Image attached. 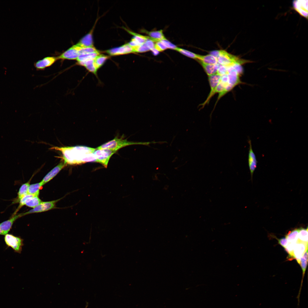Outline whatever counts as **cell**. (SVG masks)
I'll list each match as a JSON object with an SVG mask.
<instances>
[{
    "mask_svg": "<svg viewBox=\"0 0 308 308\" xmlns=\"http://www.w3.org/2000/svg\"><path fill=\"white\" fill-rule=\"evenodd\" d=\"M50 149L60 151L64 162L66 165H78L87 162H96V159L94 153L96 149L76 146L52 147Z\"/></svg>",
    "mask_w": 308,
    "mask_h": 308,
    "instance_id": "cell-1",
    "label": "cell"
},
{
    "mask_svg": "<svg viewBox=\"0 0 308 308\" xmlns=\"http://www.w3.org/2000/svg\"><path fill=\"white\" fill-rule=\"evenodd\" d=\"M154 142H134L127 141L123 137L120 138L116 137L113 139L107 142L96 148V149H108L116 151L119 149L124 147L133 145H149Z\"/></svg>",
    "mask_w": 308,
    "mask_h": 308,
    "instance_id": "cell-2",
    "label": "cell"
},
{
    "mask_svg": "<svg viewBox=\"0 0 308 308\" xmlns=\"http://www.w3.org/2000/svg\"><path fill=\"white\" fill-rule=\"evenodd\" d=\"M217 60L218 63L226 66H230L235 64L242 65L246 63L253 62L250 60L241 59L223 50H220V55Z\"/></svg>",
    "mask_w": 308,
    "mask_h": 308,
    "instance_id": "cell-3",
    "label": "cell"
},
{
    "mask_svg": "<svg viewBox=\"0 0 308 308\" xmlns=\"http://www.w3.org/2000/svg\"><path fill=\"white\" fill-rule=\"evenodd\" d=\"M4 239L8 247L11 248L15 252L21 253L24 245L23 240L21 237L7 234L5 235Z\"/></svg>",
    "mask_w": 308,
    "mask_h": 308,
    "instance_id": "cell-4",
    "label": "cell"
},
{
    "mask_svg": "<svg viewBox=\"0 0 308 308\" xmlns=\"http://www.w3.org/2000/svg\"><path fill=\"white\" fill-rule=\"evenodd\" d=\"M116 152L108 149H96L94 153L96 159V162L100 163L105 167H107L110 158Z\"/></svg>",
    "mask_w": 308,
    "mask_h": 308,
    "instance_id": "cell-5",
    "label": "cell"
},
{
    "mask_svg": "<svg viewBox=\"0 0 308 308\" xmlns=\"http://www.w3.org/2000/svg\"><path fill=\"white\" fill-rule=\"evenodd\" d=\"M208 80L209 83L210 90V92L205 101L201 104L202 108L208 102L211 98L213 96V93L220 80L221 76L217 74L208 76Z\"/></svg>",
    "mask_w": 308,
    "mask_h": 308,
    "instance_id": "cell-6",
    "label": "cell"
},
{
    "mask_svg": "<svg viewBox=\"0 0 308 308\" xmlns=\"http://www.w3.org/2000/svg\"><path fill=\"white\" fill-rule=\"evenodd\" d=\"M60 199L51 201L42 202L36 207L25 213L23 215L34 213L40 212L50 210L54 208L56 203Z\"/></svg>",
    "mask_w": 308,
    "mask_h": 308,
    "instance_id": "cell-7",
    "label": "cell"
},
{
    "mask_svg": "<svg viewBox=\"0 0 308 308\" xmlns=\"http://www.w3.org/2000/svg\"><path fill=\"white\" fill-rule=\"evenodd\" d=\"M248 142L249 145L248 155V164L252 180L253 175L257 167L258 161L257 160L256 155L252 149L251 141L249 138H248Z\"/></svg>",
    "mask_w": 308,
    "mask_h": 308,
    "instance_id": "cell-8",
    "label": "cell"
},
{
    "mask_svg": "<svg viewBox=\"0 0 308 308\" xmlns=\"http://www.w3.org/2000/svg\"><path fill=\"white\" fill-rule=\"evenodd\" d=\"M307 0H296L293 2V5L294 9L300 15L307 19L308 18Z\"/></svg>",
    "mask_w": 308,
    "mask_h": 308,
    "instance_id": "cell-9",
    "label": "cell"
},
{
    "mask_svg": "<svg viewBox=\"0 0 308 308\" xmlns=\"http://www.w3.org/2000/svg\"><path fill=\"white\" fill-rule=\"evenodd\" d=\"M80 48V47L76 44L73 45L57 57V59L76 60L79 55V50Z\"/></svg>",
    "mask_w": 308,
    "mask_h": 308,
    "instance_id": "cell-10",
    "label": "cell"
},
{
    "mask_svg": "<svg viewBox=\"0 0 308 308\" xmlns=\"http://www.w3.org/2000/svg\"><path fill=\"white\" fill-rule=\"evenodd\" d=\"M307 250L308 243L298 241L296 243L293 250V258L295 259L299 264L301 258Z\"/></svg>",
    "mask_w": 308,
    "mask_h": 308,
    "instance_id": "cell-11",
    "label": "cell"
},
{
    "mask_svg": "<svg viewBox=\"0 0 308 308\" xmlns=\"http://www.w3.org/2000/svg\"><path fill=\"white\" fill-rule=\"evenodd\" d=\"M106 52L111 56L123 55L134 52L133 48L128 43L108 50L106 51Z\"/></svg>",
    "mask_w": 308,
    "mask_h": 308,
    "instance_id": "cell-12",
    "label": "cell"
},
{
    "mask_svg": "<svg viewBox=\"0 0 308 308\" xmlns=\"http://www.w3.org/2000/svg\"><path fill=\"white\" fill-rule=\"evenodd\" d=\"M23 216V213L15 214L10 219L0 223V231L2 235L8 234L11 228L15 221L18 218Z\"/></svg>",
    "mask_w": 308,
    "mask_h": 308,
    "instance_id": "cell-13",
    "label": "cell"
},
{
    "mask_svg": "<svg viewBox=\"0 0 308 308\" xmlns=\"http://www.w3.org/2000/svg\"><path fill=\"white\" fill-rule=\"evenodd\" d=\"M66 164L63 162L60 163L50 171L43 178L40 183L43 185L55 177Z\"/></svg>",
    "mask_w": 308,
    "mask_h": 308,
    "instance_id": "cell-14",
    "label": "cell"
},
{
    "mask_svg": "<svg viewBox=\"0 0 308 308\" xmlns=\"http://www.w3.org/2000/svg\"><path fill=\"white\" fill-rule=\"evenodd\" d=\"M57 59V57H46L36 62L34 66L37 70H43L51 66Z\"/></svg>",
    "mask_w": 308,
    "mask_h": 308,
    "instance_id": "cell-15",
    "label": "cell"
},
{
    "mask_svg": "<svg viewBox=\"0 0 308 308\" xmlns=\"http://www.w3.org/2000/svg\"><path fill=\"white\" fill-rule=\"evenodd\" d=\"M93 30L94 28L89 33L81 39L76 45L82 48L93 46L92 36Z\"/></svg>",
    "mask_w": 308,
    "mask_h": 308,
    "instance_id": "cell-16",
    "label": "cell"
},
{
    "mask_svg": "<svg viewBox=\"0 0 308 308\" xmlns=\"http://www.w3.org/2000/svg\"><path fill=\"white\" fill-rule=\"evenodd\" d=\"M142 32L147 35L150 39L155 42L158 41L167 39L162 30L150 31L143 30Z\"/></svg>",
    "mask_w": 308,
    "mask_h": 308,
    "instance_id": "cell-17",
    "label": "cell"
},
{
    "mask_svg": "<svg viewBox=\"0 0 308 308\" xmlns=\"http://www.w3.org/2000/svg\"><path fill=\"white\" fill-rule=\"evenodd\" d=\"M196 60L208 64L214 65L218 63L217 59L210 54L204 55L198 54Z\"/></svg>",
    "mask_w": 308,
    "mask_h": 308,
    "instance_id": "cell-18",
    "label": "cell"
},
{
    "mask_svg": "<svg viewBox=\"0 0 308 308\" xmlns=\"http://www.w3.org/2000/svg\"><path fill=\"white\" fill-rule=\"evenodd\" d=\"M197 61L200 64L208 76L217 73L219 65L218 63L214 65L208 64L199 61Z\"/></svg>",
    "mask_w": 308,
    "mask_h": 308,
    "instance_id": "cell-19",
    "label": "cell"
},
{
    "mask_svg": "<svg viewBox=\"0 0 308 308\" xmlns=\"http://www.w3.org/2000/svg\"><path fill=\"white\" fill-rule=\"evenodd\" d=\"M100 54L98 51L92 53L79 55L76 59L77 64L90 60H94Z\"/></svg>",
    "mask_w": 308,
    "mask_h": 308,
    "instance_id": "cell-20",
    "label": "cell"
},
{
    "mask_svg": "<svg viewBox=\"0 0 308 308\" xmlns=\"http://www.w3.org/2000/svg\"><path fill=\"white\" fill-rule=\"evenodd\" d=\"M79 65L84 66L89 72L97 75L98 69L94 63V60H90L77 64Z\"/></svg>",
    "mask_w": 308,
    "mask_h": 308,
    "instance_id": "cell-21",
    "label": "cell"
},
{
    "mask_svg": "<svg viewBox=\"0 0 308 308\" xmlns=\"http://www.w3.org/2000/svg\"><path fill=\"white\" fill-rule=\"evenodd\" d=\"M30 180L23 184L20 187L18 193L17 198L16 202H19L21 199L28 194Z\"/></svg>",
    "mask_w": 308,
    "mask_h": 308,
    "instance_id": "cell-22",
    "label": "cell"
},
{
    "mask_svg": "<svg viewBox=\"0 0 308 308\" xmlns=\"http://www.w3.org/2000/svg\"><path fill=\"white\" fill-rule=\"evenodd\" d=\"M126 30H127L128 32L133 36V37L132 39L134 40L139 45L144 43L146 40L150 39L148 36H143L133 32L127 29Z\"/></svg>",
    "mask_w": 308,
    "mask_h": 308,
    "instance_id": "cell-23",
    "label": "cell"
},
{
    "mask_svg": "<svg viewBox=\"0 0 308 308\" xmlns=\"http://www.w3.org/2000/svg\"><path fill=\"white\" fill-rule=\"evenodd\" d=\"M299 229L298 241L306 243H308V227L306 229L301 228Z\"/></svg>",
    "mask_w": 308,
    "mask_h": 308,
    "instance_id": "cell-24",
    "label": "cell"
},
{
    "mask_svg": "<svg viewBox=\"0 0 308 308\" xmlns=\"http://www.w3.org/2000/svg\"><path fill=\"white\" fill-rule=\"evenodd\" d=\"M298 233L299 229H296L290 231L285 237L288 242L296 243L298 240Z\"/></svg>",
    "mask_w": 308,
    "mask_h": 308,
    "instance_id": "cell-25",
    "label": "cell"
},
{
    "mask_svg": "<svg viewBox=\"0 0 308 308\" xmlns=\"http://www.w3.org/2000/svg\"><path fill=\"white\" fill-rule=\"evenodd\" d=\"M42 186L40 182L30 185L29 188L28 193L38 196L39 194L40 190Z\"/></svg>",
    "mask_w": 308,
    "mask_h": 308,
    "instance_id": "cell-26",
    "label": "cell"
},
{
    "mask_svg": "<svg viewBox=\"0 0 308 308\" xmlns=\"http://www.w3.org/2000/svg\"><path fill=\"white\" fill-rule=\"evenodd\" d=\"M109 56L103 54H100L94 59V64L98 69L102 66L106 60L108 58Z\"/></svg>",
    "mask_w": 308,
    "mask_h": 308,
    "instance_id": "cell-27",
    "label": "cell"
},
{
    "mask_svg": "<svg viewBox=\"0 0 308 308\" xmlns=\"http://www.w3.org/2000/svg\"><path fill=\"white\" fill-rule=\"evenodd\" d=\"M41 202V200L38 196H34L27 200L25 205L27 206L33 208L39 204Z\"/></svg>",
    "mask_w": 308,
    "mask_h": 308,
    "instance_id": "cell-28",
    "label": "cell"
},
{
    "mask_svg": "<svg viewBox=\"0 0 308 308\" xmlns=\"http://www.w3.org/2000/svg\"><path fill=\"white\" fill-rule=\"evenodd\" d=\"M175 50L183 55L189 58L197 60L198 54L193 53L187 50L177 47Z\"/></svg>",
    "mask_w": 308,
    "mask_h": 308,
    "instance_id": "cell-29",
    "label": "cell"
},
{
    "mask_svg": "<svg viewBox=\"0 0 308 308\" xmlns=\"http://www.w3.org/2000/svg\"><path fill=\"white\" fill-rule=\"evenodd\" d=\"M34 196L35 195L30 194L28 193L27 194L25 195V196H24L23 197L19 202V205L17 209H16L15 211V212L14 213V215L16 214V213L23 206L26 204L27 201L28 199Z\"/></svg>",
    "mask_w": 308,
    "mask_h": 308,
    "instance_id": "cell-30",
    "label": "cell"
},
{
    "mask_svg": "<svg viewBox=\"0 0 308 308\" xmlns=\"http://www.w3.org/2000/svg\"><path fill=\"white\" fill-rule=\"evenodd\" d=\"M133 49L134 52L142 53L150 50L145 42Z\"/></svg>",
    "mask_w": 308,
    "mask_h": 308,
    "instance_id": "cell-31",
    "label": "cell"
},
{
    "mask_svg": "<svg viewBox=\"0 0 308 308\" xmlns=\"http://www.w3.org/2000/svg\"><path fill=\"white\" fill-rule=\"evenodd\" d=\"M296 243H288L287 246L285 248L286 251L289 254V259L293 258V250Z\"/></svg>",
    "mask_w": 308,
    "mask_h": 308,
    "instance_id": "cell-32",
    "label": "cell"
},
{
    "mask_svg": "<svg viewBox=\"0 0 308 308\" xmlns=\"http://www.w3.org/2000/svg\"><path fill=\"white\" fill-rule=\"evenodd\" d=\"M98 51L94 46L90 47L82 48L80 47L79 50V54H82L92 53Z\"/></svg>",
    "mask_w": 308,
    "mask_h": 308,
    "instance_id": "cell-33",
    "label": "cell"
},
{
    "mask_svg": "<svg viewBox=\"0 0 308 308\" xmlns=\"http://www.w3.org/2000/svg\"><path fill=\"white\" fill-rule=\"evenodd\" d=\"M154 48L159 52L163 51L167 49L162 40L155 42Z\"/></svg>",
    "mask_w": 308,
    "mask_h": 308,
    "instance_id": "cell-34",
    "label": "cell"
},
{
    "mask_svg": "<svg viewBox=\"0 0 308 308\" xmlns=\"http://www.w3.org/2000/svg\"><path fill=\"white\" fill-rule=\"evenodd\" d=\"M228 72V68L227 66H222L219 64L217 74L222 76L227 74Z\"/></svg>",
    "mask_w": 308,
    "mask_h": 308,
    "instance_id": "cell-35",
    "label": "cell"
},
{
    "mask_svg": "<svg viewBox=\"0 0 308 308\" xmlns=\"http://www.w3.org/2000/svg\"><path fill=\"white\" fill-rule=\"evenodd\" d=\"M167 48L175 50L178 47L176 45L168 41L167 39L162 40Z\"/></svg>",
    "mask_w": 308,
    "mask_h": 308,
    "instance_id": "cell-36",
    "label": "cell"
},
{
    "mask_svg": "<svg viewBox=\"0 0 308 308\" xmlns=\"http://www.w3.org/2000/svg\"><path fill=\"white\" fill-rule=\"evenodd\" d=\"M145 43L150 50H151L154 48L155 42L152 40L149 39L146 41Z\"/></svg>",
    "mask_w": 308,
    "mask_h": 308,
    "instance_id": "cell-37",
    "label": "cell"
},
{
    "mask_svg": "<svg viewBox=\"0 0 308 308\" xmlns=\"http://www.w3.org/2000/svg\"><path fill=\"white\" fill-rule=\"evenodd\" d=\"M278 243L285 248L288 244V242L285 237L277 239Z\"/></svg>",
    "mask_w": 308,
    "mask_h": 308,
    "instance_id": "cell-38",
    "label": "cell"
},
{
    "mask_svg": "<svg viewBox=\"0 0 308 308\" xmlns=\"http://www.w3.org/2000/svg\"><path fill=\"white\" fill-rule=\"evenodd\" d=\"M151 51L153 53V54L155 56L158 55L159 53V52L157 50L154 48Z\"/></svg>",
    "mask_w": 308,
    "mask_h": 308,
    "instance_id": "cell-39",
    "label": "cell"
}]
</instances>
